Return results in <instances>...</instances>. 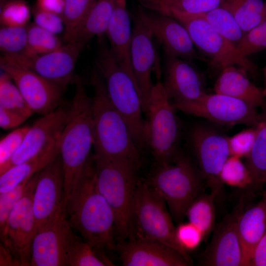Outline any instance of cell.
I'll use <instances>...</instances> for the list:
<instances>
[{"instance_id": "obj_1", "label": "cell", "mask_w": 266, "mask_h": 266, "mask_svg": "<svg viewBox=\"0 0 266 266\" xmlns=\"http://www.w3.org/2000/svg\"><path fill=\"white\" fill-rule=\"evenodd\" d=\"M66 211L72 229L93 248L107 266H112L105 252L115 249V216L97 187L93 154L67 201Z\"/></svg>"}, {"instance_id": "obj_2", "label": "cell", "mask_w": 266, "mask_h": 266, "mask_svg": "<svg viewBox=\"0 0 266 266\" xmlns=\"http://www.w3.org/2000/svg\"><path fill=\"white\" fill-rule=\"evenodd\" d=\"M94 156L132 164L139 168L141 150L134 140L128 125L111 101L104 80L95 67L91 72Z\"/></svg>"}, {"instance_id": "obj_3", "label": "cell", "mask_w": 266, "mask_h": 266, "mask_svg": "<svg viewBox=\"0 0 266 266\" xmlns=\"http://www.w3.org/2000/svg\"><path fill=\"white\" fill-rule=\"evenodd\" d=\"M75 92L67 122L60 138L59 154L64 174L63 205L66 204L93 154L92 99L83 79L75 75Z\"/></svg>"}, {"instance_id": "obj_4", "label": "cell", "mask_w": 266, "mask_h": 266, "mask_svg": "<svg viewBox=\"0 0 266 266\" xmlns=\"http://www.w3.org/2000/svg\"><path fill=\"white\" fill-rule=\"evenodd\" d=\"M94 158L97 187L114 214L116 243L128 240L139 168L126 163Z\"/></svg>"}, {"instance_id": "obj_5", "label": "cell", "mask_w": 266, "mask_h": 266, "mask_svg": "<svg viewBox=\"0 0 266 266\" xmlns=\"http://www.w3.org/2000/svg\"><path fill=\"white\" fill-rule=\"evenodd\" d=\"M99 41L96 67L104 80L111 101L127 122L134 140L142 150L146 147L145 120L137 88L133 79L113 58L103 37Z\"/></svg>"}, {"instance_id": "obj_6", "label": "cell", "mask_w": 266, "mask_h": 266, "mask_svg": "<svg viewBox=\"0 0 266 266\" xmlns=\"http://www.w3.org/2000/svg\"><path fill=\"white\" fill-rule=\"evenodd\" d=\"M145 180L163 198L178 223L185 217L190 204L201 193L204 181L199 169L181 150L173 162L155 164Z\"/></svg>"}, {"instance_id": "obj_7", "label": "cell", "mask_w": 266, "mask_h": 266, "mask_svg": "<svg viewBox=\"0 0 266 266\" xmlns=\"http://www.w3.org/2000/svg\"><path fill=\"white\" fill-rule=\"evenodd\" d=\"M171 217L163 198L145 179H139L133 200L129 239L150 238L161 241L177 250L191 265V257L176 241V227Z\"/></svg>"}, {"instance_id": "obj_8", "label": "cell", "mask_w": 266, "mask_h": 266, "mask_svg": "<svg viewBox=\"0 0 266 266\" xmlns=\"http://www.w3.org/2000/svg\"><path fill=\"white\" fill-rule=\"evenodd\" d=\"M176 108L169 99L161 80L154 84L146 113L145 137L155 164L174 161L181 149L180 122Z\"/></svg>"}, {"instance_id": "obj_9", "label": "cell", "mask_w": 266, "mask_h": 266, "mask_svg": "<svg viewBox=\"0 0 266 266\" xmlns=\"http://www.w3.org/2000/svg\"><path fill=\"white\" fill-rule=\"evenodd\" d=\"M172 17L185 27L195 47L206 61L208 59L212 68L220 72L228 66H235L251 75L256 74L257 65L241 56L236 45L218 33L201 14H177Z\"/></svg>"}, {"instance_id": "obj_10", "label": "cell", "mask_w": 266, "mask_h": 266, "mask_svg": "<svg viewBox=\"0 0 266 266\" xmlns=\"http://www.w3.org/2000/svg\"><path fill=\"white\" fill-rule=\"evenodd\" d=\"M189 138L204 182L210 193L219 197L224 186L220 172L230 156L228 136L212 127L197 124L191 129Z\"/></svg>"}, {"instance_id": "obj_11", "label": "cell", "mask_w": 266, "mask_h": 266, "mask_svg": "<svg viewBox=\"0 0 266 266\" xmlns=\"http://www.w3.org/2000/svg\"><path fill=\"white\" fill-rule=\"evenodd\" d=\"M173 105L176 109L185 113L226 126L244 124L256 127L265 117L264 113H259L256 107L240 100L216 93H207L196 101Z\"/></svg>"}, {"instance_id": "obj_12", "label": "cell", "mask_w": 266, "mask_h": 266, "mask_svg": "<svg viewBox=\"0 0 266 266\" xmlns=\"http://www.w3.org/2000/svg\"><path fill=\"white\" fill-rule=\"evenodd\" d=\"M0 66L13 80L33 113L43 116L62 105L65 91L57 85L3 55L0 58Z\"/></svg>"}, {"instance_id": "obj_13", "label": "cell", "mask_w": 266, "mask_h": 266, "mask_svg": "<svg viewBox=\"0 0 266 266\" xmlns=\"http://www.w3.org/2000/svg\"><path fill=\"white\" fill-rule=\"evenodd\" d=\"M134 19L145 26L164 51L165 56L189 61H207L197 51L185 27L175 18L138 6Z\"/></svg>"}, {"instance_id": "obj_14", "label": "cell", "mask_w": 266, "mask_h": 266, "mask_svg": "<svg viewBox=\"0 0 266 266\" xmlns=\"http://www.w3.org/2000/svg\"><path fill=\"white\" fill-rule=\"evenodd\" d=\"M38 172L30 178L25 194L12 209L1 241L22 266L30 265L32 243L37 233L33 209V196Z\"/></svg>"}, {"instance_id": "obj_15", "label": "cell", "mask_w": 266, "mask_h": 266, "mask_svg": "<svg viewBox=\"0 0 266 266\" xmlns=\"http://www.w3.org/2000/svg\"><path fill=\"white\" fill-rule=\"evenodd\" d=\"M134 22L130 47L131 66L143 111L146 113L154 85L151 73L154 71L157 80H161L162 71L154 36L142 24L135 19Z\"/></svg>"}, {"instance_id": "obj_16", "label": "cell", "mask_w": 266, "mask_h": 266, "mask_svg": "<svg viewBox=\"0 0 266 266\" xmlns=\"http://www.w3.org/2000/svg\"><path fill=\"white\" fill-rule=\"evenodd\" d=\"M75 42H66L51 52L34 56L2 54L57 85L64 91L74 82L75 64L83 50Z\"/></svg>"}, {"instance_id": "obj_17", "label": "cell", "mask_w": 266, "mask_h": 266, "mask_svg": "<svg viewBox=\"0 0 266 266\" xmlns=\"http://www.w3.org/2000/svg\"><path fill=\"white\" fill-rule=\"evenodd\" d=\"M69 115V107L67 108L61 105L37 120L30 127L17 152L7 162L0 166V175L53 144L62 134Z\"/></svg>"}, {"instance_id": "obj_18", "label": "cell", "mask_w": 266, "mask_h": 266, "mask_svg": "<svg viewBox=\"0 0 266 266\" xmlns=\"http://www.w3.org/2000/svg\"><path fill=\"white\" fill-rule=\"evenodd\" d=\"M64 174L59 154L38 172L33 196V209L37 232L45 226L62 207H64Z\"/></svg>"}, {"instance_id": "obj_19", "label": "cell", "mask_w": 266, "mask_h": 266, "mask_svg": "<svg viewBox=\"0 0 266 266\" xmlns=\"http://www.w3.org/2000/svg\"><path fill=\"white\" fill-rule=\"evenodd\" d=\"M72 228L62 207L35 235L32 246L31 266H66V250Z\"/></svg>"}, {"instance_id": "obj_20", "label": "cell", "mask_w": 266, "mask_h": 266, "mask_svg": "<svg viewBox=\"0 0 266 266\" xmlns=\"http://www.w3.org/2000/svg\"><path fill=\"white\" fill-rule=\"evenodd\" d=\"M242 209L237 207L215 226L211 241L200 260L206 266H244L241 243L237 232L238 216Z\"/></svg>"}, {"instance_id": "obj_21", "label": "cell", "mask_w": 266, "mask_h": 266, "mask_svg": "<svg viewBox=\"0 0 266 266\" xmlns=\"http://www.w3.org/2000/svg\"><path fill=\"white\" fill-rule=\"evenodd\" d=\"M162 83L173 104L196 101L207 94L202 74L191 61L178 58L165 56Z\"/></svg>"}, {"instance_id": "obj_22", "label": "cell", "mask_w": 266, "mask_h": 266, "mask_svg": "<svg viewBox=\"0 0 266 266\" xmlns=\"http://www.w3.org/2000/svg\"><path fill=\"white\" fill-rule=\"evenodd\" d=\"M115 250L124 266L191 265L177 250L153 239L134 238L118 242Z\"/></svg>"}, {"instance_id": "obj_23", "label": "cell", "mask_w": 266, "mask_h": 266, "mask_svg": "<svg viewBox=\"0 0 266 266\" xmlns=\"http://www.w3.org/2000/svg\"><path fill=\"white\" fill-rule=\"evenodd\" d=\"M247 74L245 70L235 66L225 67L219 73L214 92L240 100L266 111V90L252 83Z\"/></svg>"}, {"instance_id": "obj_24", "label": "cell", "mask_w": 266, "mask_h": 266, "mask_svg": "<svg viewBox=\"0 0 266 266\" xmlns=\"http://www.w3.org/2000/svg\"><path fill=\"white\" fill-rule=\"evenodd\" d=\"M105 34L113 58L134 81L130 56L132 30L126 2L115 0Z\"/></svg>"}, {"instance_id": "obj_25", "label": "cell", "mask_w": 266, "mask_h": 266, "mask_svg": "<svg viewBox=\"0 0 266 266\" xmlns=\"http://www.w3.org/2000/svg\"><path fill=\"white\" fill-rule=\"evenodd\" d=\"M237 232L241 243L244 266H250L254 250L266 231V193L256 203L240 212Z\"/></svg>"}, {"instance_id": "obj_26", "label": "cell", "mask_w": 266, "mask_h": 266, "mask_svg": "<svg viewBox=\"0 0 266 266\" xmlns=\"http://www.w3.org/2000/svg\"><path fill=\"white\" fill-rule=\"evenodd\" d=\"M60 138V137L41 153L0 174V193L9 191L18 184L30 178L53 160L59 154Z\"/></svg>"}, {"instance_id": "obj_27", "label": "cell", "mask_w": 266, "mask_h": 266, "mask_svg": "<svg viewBox=\"0 0 266 266\" xmlns=\"http://www.w3.org/2000/svg\"><path fill=\"white\" fill-rule=\"evenodd\" d=\"M115 4V0H97L69 42L82 48L94 36L100 39L105 34Z\"/></svg>"}, {"instance_id": "obj_28", "label": "cell", "mask_w": 266, "mask_h": 266, "mask_svg": "<svg viewBox=\"0 0 266 266\" xmlns=\"http://www.w3.org/2000/svg\"><path fill=\"white\" fill-rule=\"evenodd\" d=\"M141 6L169 16L200 15L221 6L226 0H137Z\"/></svg>"}, {"instance_id": "obj_29", "label": "cell", "mask_w": 266, "mask_h": 266, "mask_svg": "<svg viewBox=\"0 0 266 266\" xmlns=\"http://www.w3.org/2000/svg\"><path fill=\"white\" fill-rule=\"evenodd\" d=\"M264 112L265 118L258 126L253 146L245 158L252 179L250 191L260 190L266 184V111Z\"/></svg>"}, {"instance_id": "obj_30", "label": "cell", "mask_w": 266, "mask_h": 266, "mask_svg": "<svg viewBox=\"0 0 266 266\" xmlns=\"http://www.w3.org/2000/svg\"><path fill=\"white\" fill-rule=\"evenodd\" d=\"M215 199L213 194L200 193L190 204L185 213L188 221L200 230L204 240L215 226Z\"/></svg>"}, {"instance_id": "obj_31", "label": "cell", "mask_w": 266, "mask_h": 266, "mask_svg": "<svg viewBox=\"0 0 266 266\" xmlns=\"http://www.w3.org/2000/svg\"><path fill=\"white\" fill-rule=\"evenodd\" d=\"M221 6L233 15L244 33L266 20L263 0H226Z\"/></svg>"}, {"instance_id": "obj_32", "label": "cell", "mask_w": 266, "mask_h": 266, "mask_svg": "<svg viewBox=\"0 0 266 266\" xmlns=\"http://www.w3.org/2000/svg\"><path fill=\"white\" fill-rule=\"evenodd\" d=\"M106 263L81 237L70 231L66 250V266H104Z\"/></svg>"}, {"instance_id": "obj_33", "label": "cell", "mask_w": 266, "mask_h": 266, "mask_svg": "<svg viewBox=\"0 0 266 266\" xmlns=\"http://www.w3.org/2000/svg\"><path fill=\"white\" fill-rule=\"evenodd\" d=\"M201 15L218 33L235 45L244 34L233 15L222 6Z\"/></svg>"}, {"instance_id": "obj_34", "label": "cell", "mask_w": 266, "mask_h": 266, "mask_svg": "<svg viewBox=\"0 0 266 266\" xmlns=\"http://www.w3.org/2000/svg\"><path fill=\"white\" fill-rule=\"evenodd\" d=\"M0 107L18 112L28 118L33 113L13 80L3 71L0 75Z\"/></svg>"}, {"instance_id": "obj_35", "label": "cell", "mask_w": 266, "mask_h": 266, "mask_svg": "<svg viewBox=\"0 0 266 266\" xmlns=\"http://www.w3.org/2000/svg\"><path fill=\"white\" fill-rule=\"evenodd\" d=\"M97 0H65L62 17L65 30L64 39L69 42Z\"/></svg>"}, {"instance_id": "obj_36", "label": "cell", "mask_w": 266, "mask_h": 266, "mask_svg": "<svg viewBox=\"0 0 266 266\" xmlns=\"http://www.w3.org/2000/svg\"><path fill=\"white\" fill-rule=\"evenodd\" d=\"M223 185L239 189L251 188L252 179L249 169L241 158L230 155L224 163L220 175Z\"/></svg>"}, {"instance_id": "obj_37", "label": "cell", "mask_w": 266, "mask_h": 266, "mask_svg": "<svg viewBox=\"0 0 266 266\" xmlns=\"http://www.w3.org/2000/svg\"><path fill=\"white\" fill-rule=\"evenodd\" d=\"M28 55L34 56L51 52L63 44L56 34L34 23L28 25Z\"/></svg>"}, {"instance_id": "obj_38", "label": "cell", "mask_w": 266, "mask_h": 266, "mask_svg": "<svg viewBox=\"0 0 266 266\" xmlns=\"http://www.w3.org/2000/svg\"><path fill=\"white\" fill-rule=\"evenodd\" d=\"M25 27L1 26L0 50L2 54L28 55V28Z\"/></svg>"}, {"instance_id": "obj_39", "label": "cell", "mask_w": 266, "mask_h": 266, "mask_svg": "<svg viewBox=\"0 0 266 266\" xmlns=\"http://www.w3.org/2000/svg\"><path fill=\"white\" fill-rule=\"evenodd\" d=\"M31 17L30 8L24 0H0L1 26L25 27Z\"/></svg>"}, {"instance_id": "obj_40", "label": "cell", "mask_w": 266, "mask_h": 266, "mask_svg": "<svg viewBox=\"0 0 266 266\" xmlns=\"http://www.w3.org/2000/svg\"><path fill=\"white\" fill-rule=\"evenodd\" d=\"M236 47L240 55L246 58L266 49V20L245 33Z\"/></svg>"}, {"instance_id": "obj_41", "label": "cell", "mask_w": 266, "mask_h": 266, "mask_svg": "<svg viewBox=\"0 0 266 266\" xmlns=\"http://www.w3.org/2000/svg\"><path fill=\"white\" fill-rule=\"evenodd\" d=\"M30 179L26 180L5 193H0V235L1 241L4 236L8 216L14 205L25 194Z\"/></svg>"}, {"instance_id": "obj_42", "label": "cell", "mask_w": 266, "mask_h": 266, "mask_svg": "<svg viewBox=\"0 0 266 266\" xmlns=\"http://www.w3.org/2000/svg\"><path fill=\"white\" fill-rule=\"evenodd\" d=\"M258 130V126L243 130L228 137L230 155L246 158L253 146Z\"/></svg>"}, {"instance_id": "obj_43", "label": "cell", "mask_w": 266, "mask_h": 266, "mask_svg": "<svg viewBox=\"0 0 266 266\" xmlns=\"http://www.w3.org/2000/svg\"><path fill=\"white\" fill-rule=\"evenodd\" d=\"M175 235L178 245L188 252L197 248L204 238L202 233L189 222H180L176 227Z\"/></svg>"}, {"instance_id": "obj_44", "label": "cell", "mask_w": 266, "mask_h": 266, "mask_svg": "<svg viewBox=\"0 0 266 266\" xmlns=\"http://www.w3.org/2000/svg\"><path fill=\"white\" fill-rule=\"evenodd\" d=\"M31 126L13 131L0 141V166L7 162L20 147Z\"/></svg>"}, {"instance_id": "obj_45", "label": "cell", "mask_w": 266, "mask_h": 266, "mask_svg": "<svg viewBox=\"0 0 266 266\" xmlns=\"http://www.w3.org/2000/svg\"><path fill=\"white\" fill-rule=\"evenodd\" d=\"M33 18L35 24L55 34L64 31V23L61 15L34 9Z\"/></svg>"}, {"instance_id": "obj_46", "label": "cell", "mask_w": 266, "mask_h": 266, "mask_svg": "<svg viewBox=\"0 0 266 266\" xmlns=\"http://www.w3.org/2000/svg\"><path fill=\"white\" fill-rule=\"evenodd\" d=\"M28 118L18 112L0 107V126L4 130L15 128Z\"/></svg>"}, {"instance_id": "obj_47", "label": "cell", "mask_w": 266, "mask_h": 266, "mask_svg": "<svg viewBox=\"0 0 266 266\" xmlns=\"http://www.w3.org/2000/svg\"><path fill=\"white\" fill-rule=\"evenodd\" d=\"M65 0H36L34 9L54 13L62 16Z\"/></svg>"}, {"instance_id": "obj_48", "label": "cell", "mask_w": 266, "mask_h": 266, "mask_svg": "<svg viewBox=\"0 0 266 266\" xmlns=\"http://www.w3.org/2000/svg\"><path fill=\"white\" fill-rule=\"evenodd\" d=\"M250 266H266V231L254 250Z\"/></svg>"}, {"instance_id": "obj_49", "label": "cell", "mask_w": 266, "mask_h": 266, "mask_svg": "<svg viewBox=\"0 0 266 266\" xmlns=\"http://www.w3.org/2000/svg\"><path fill=\"white\" fill-rule=\"evenodd\" d=\"M0 266H20L10 249L0 244Z\"/></svg>"}, {"instance_id": "obj_50", "label": "cell", "mask_w": 266, "mask_h": 266, "mask_svg": "<svg viewBox=\"0 0 266 266\" xmlns=\"http://www.w3.org/2000/svg\"><path fill=\"white\" fill-rule=\"evenodd\" d=\"M263 76H264V88L266 90V63L263 69Z\"/></svg>"}, {"instance_id": "obj_51", "label": "cell", "mask_w": 266, "mask_h": 266, "mask_svg": "<svg viewBox=\"0 0 266 266\" xmlns=\"http://www.w3.org/2000/svg\"><path fill=\"white\" fill-rule=\"evenodd\" d=\"M116 1L126 2L127 0H115Z\"/></svg>"}, {"instance_id": "obj_52", "label": "cell", "mask_w": 266, "mask_h": 266, "mask_svg": "<svg viewBox=\"0 0 266 266\" xmlns=\"http://www.w3.org/2000/svg\"><path fill=\"white\" fill-rule=\"evenodd\" d=\"M265 3L266 9V1L265 2Z\"/></svg>"}, {"instance_id": "obj_53", "label": "cell", "mask_w": 266, "mask_h": 266, "mask_svg": "<svg viewBox=\"0 0 266 266\" xmlns=\"http://www.w3.org/2000/svg\"><path fill=\"white\" fill-rule=\"evenodd\" d=\"M264 192L266 193V189Z\"/></svg>"}]
</instances>
